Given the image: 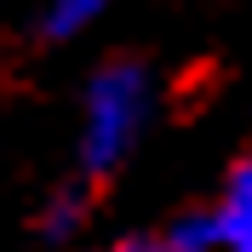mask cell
<instances>
[{
  "instance_id": "5",
  "label": "cell",
  "mask_w": 252,
  "mask_h": 252,
  "mask_svg": "<svg viewBox=\"0 0 252 252\" xmlns=\"http://www.w3.org/2000/svg\"><path fill=\"white\" fill-rule=\"evenodd\" d=\"M166 241H172V252H212L218 247V218L212 212H189V218H178L166 229Z\"/></svg>"
},
{
  "instance_id": "1",
  "label": "cell",
  "mask_w": 252,
  "mask_h": 252,
  "mask_svg": "<svg viewBox=\"0 0 252 252\" xmlns=\"http://www.w3.org/2000/svg\"><path fill=\"white\" fill-rule=\"evenodd\" d=\"M149 121V69L132 58L103 63L86 80V115H80V166L86 178H109L126 160Z\"/></svg>"
},
{
  "instance_id": "6",
  "label": "cell",
  "mask_w": 252,
  "mask_h": 252,
  "mask_svg": "<svg viewBox=\"0 0 252 252\" xmlns=\"http://www.w3.org/2000/svg\"><path fill=\"white\" fill-rule=\"evenodd\" d=\"M109 252H172V241L166 235H126V241H115Z\"/></svg>"
},
{
  "instance_id": "3",
  "label": "cell",
  "mask_w": 252,
  "mask_h": 252,
  "mask_svg": "<svg viewBox=\"0 0 252 252\" xmlns=\"http://www.w3.org/2000/svg\"><path fill=\"white\" fill-rule=\"evenodd\" d=\"M103 12H109V0H46V12H40V34H46V40H69V34L92 29Z\"/></svg>"
},
{
  "instance_id": "2",
  "label": "cell",
  "mask_w": 252,
  "mask_h": 252,
  "mask_svg": "<svg viewBox=\"0 0 252 252\" xmlns=\"http://www.w3.org/2000/svg\"><path fill=\"white\" fill-rule=\"evenodd\" d=\"M212 218H218V247L223 252H252V160L229 178L223 206L212 212Z\"/></svg>"
},
{
  "instance_id": "4",
  "label": "cell",
  "mask_w": 252,
  "mask_h": 252,
  "mask_svg": "<svg viewBox=\"0 0 252 252\" xmlns=\"http://www.w3.org/2000/svg\"><path fill=\"white\" fill-rule=\"evenodd\" d=\"M80 218H86V189L69 184V189H58V195L46 201V212H40V235H46V241H69L80 229Z\"/></svg>"
}]
</instances>
